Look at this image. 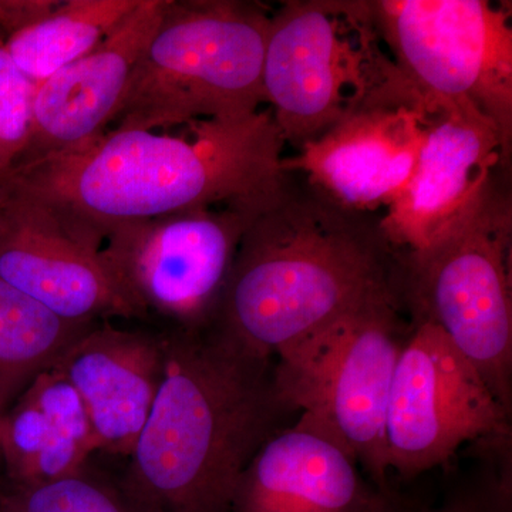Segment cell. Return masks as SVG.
<instances>
[{
    "label": "cell",
    "instance_id": "cell-1",
    "mask_svg": "<svg viewBox=\"0 0 512 512\" xmlns=\"http://www.w3.org/2000/svg\"><path fill=\"white\" fill-rule=\"evenodd\" d=\"M180 131L107 130L86 146L0 178L49 204L84 241L127 222L272 197L286 146L272 111L191 121Z\"/></svg>",
    "mask_w": 512,
    "mask_h": 512
},
{
    "label": "cell",
    "instance_id": "cell-2",
    "mask_svg": "<svg viewBox=\"0 0 512 512\" xmlns=\"http://www.w3.org/2000/svg\"><path fill=\"white\" fill-rule=\"evenodd\" d=\"M163 332V380L121 483L156 512H231L249 461L299 413L275 357L212 325Z\"/></svg>",
    "mask_w": 512,
    "mask_h": 512
},
{
    "label": "cell",
    "instance_id": "cell-3",
    "mask_svg": "<svg viewBox=\"0 0 512 512\" xmlns=\"http://www.w3.org/2000/svg\"><path fill=\"white\" fill-rule=\"evenodd\" d=\"M387 295H400V255L379 221L291 185L288 174L245 231L211 325L275 357Z\"/></svg>",
    "mask_w": 512,
    "mask_h": 512
},
{
    "label": "cell",
    "instance_id": "cell-4",
    "mask_svg": "<svg viewBox=\"0 0 512 512\" xmlns=\"http://www.w3.org/2000/svg\"><path fill=\"white\" fill-rule=\"evenodd\" d=\"M271 12L241 0H167L110 130L167 131L261 110Z\"/></svg>",
    "mask_w": 512,
    "mask_h": 512
},
{
    "label": "cell",
    "instance_id": "cell-5",
    "mask_svg": "<svg viewBox=\"0 0 512 512\" xmlns=\"http://www.w3.org/2000/svg\"><path fill=\"white\" fill-rule=\"evenodd\" d=\"M262 94L299 150L357 111L420 93L393 62L369 0H288L269 19Z\"/></svg>",
    "mask_w": 512,
    "mask_h": 512
},
{
    "label": "cell",
    "instance_id": "cell-6",
    "mask_svg": "<svg viewBox=\"0 0 512 512\" xmlns=\"http://www.w3.org/2000/svg\"><path fill=\"white\" fill-rule=\"evenodd\" d=\"M511 239L493 177L429 247L400 255V293L410 320L443 330L512 414Z\"/></svg>",
    "mask_w": 512,
    "mask_h": 512
},
{
    "label": "cell",
    "instance_id": "cell-7",
    "mask_svg": "<svg viewBox=\"0 0 512 512\" xmlns=\"http://www.w3.org/2000/svg\"><path fill=\"white\" fill-rule=\"evenodd\" d=\"M404 312L400 295L373 299L275 356L285 399L302 419L338 441L383 494L394 491L387 406L397 360L413 328Z\"/></svg>",
    "mask_w": 512,
    "mask_h": 512
},
{
    "label": "cell",
    "instance_id": "cell-8",
    "mask_svg": "<svg viewBox=\"0 0 512 512\" xmlns=\"http://www.w3.org/2000/svg\"><path fill=\"white\" fill-rule=\"evenodd\" d=\"M272 197L110 229L101 244V259L136 319L163 320L164 329L211 325L241 239Z\"/></svg>",
    "mask_w": 512,
    "mask_h": 512
},
{
    "label": "cell",
    "instance_id": "cell-9",
    "mask_svg": "<svg viewBox=\"0 0 512 512\" xmlns=\"http://www.w3.org/2000/svg\"><path fill=\"white\" fill-rule=\"evenodd\" d=\"M397 69L426 100L467 101L511 150L510 6L490 0H369Z\"/></svg>",
    "mask_w": 512,
    "mask_h": 512
},
{
    "label": "cell",
    "instance_id": "cell-10",
    "mask_svg": "<svg viewBox=\"0 0 512 512\" xmlns=\"http://www.w3.org/2000/svg\"><path fill=\"white\" fill-rule=\"evenodd\" d=\"M412 323L386 417L389 471L403 480L446 466L463 447L512 434V414L446 333Z\"/></svg>",
    "mask_w": 512,
    "mask_h": 512
},
{
    "label": "cell",
    "instance_id": "cell-11",
    "mask_svg": "<svg viewBox=\"0 0 512 512\" xmlns=\"http://www.w3.org/2000/svg\"><path fill=\"white\" fill-rule=\"evenodd\" d=\"M0 279L74 322L136 319L101 259L49 204L0 178Z\"/></svg>",
    "mask_w": 512,
    "mask_h": 512
},
{
    "label": "cell",
    "instance_id": "cell-12",
    "mask_svg": "<svg viewBox=\"0 0 512 512\" xmlns=\"http://www.w3.org/2000/svg\"><path fill=\"white\" fill-rule=\"evenodd\" d=\"M430 113L421 94L367 107L284 157L282 170L345 210H386L412 180Z\"/></svg>",
    "mask_w": 512,
    "mask_h": 512
},
{
    "label": "cell",
    "instance_id": "cell-13",
    "mask_svg": "<svg viewBox=\"0 0 512 512\" xmlns=\"http://www.w3.org/2000/svg\"><path fill=\"white\" fill-rule=\"evenodd\" d=\"M510 151L498 127L473 104L431 100L412 180L379 218L387 244L399 255L429 247L477 200Z\"/></svg>",
    "mask_w": 512,
    "mask_h": 512
},
{
    "label": "cell",
    "instance_id": "cell-14",
    "mask_svg": "<svg viewBox=\"0 0 512 512\" xmlns=\"http://www.w3.org/2000/svg\"><path fill=\"white\" fill-rule=\"evenodd\" d=\"M167 0H141L92 52L37 84L32 134L18 163L70 153L106 133Z\"/></svg>",
    "mask_w": 512,
    "mask_h": 512
},
{
    "label": "cell",
    "instance_id": "cell-15",
    "mask_svg": "<svg viewBox=\"0 0 512 512\" xmlns=\"http://www.w3.org/2000/svg\"><path fill=\"white\" fill-rule=\"evenodd\" d=\"M163 330L117 328L101 320L82 333L55 369L72 384L99 451L130 457L164 376Z\"/></svg>",
    "mask_w": 512,
    "mask_h": 512
},
{
    "label": "cell",
    "instance_id": "cell-16",
    "mask_svg": "<svg viewBox=\"0 0 512 512\" xmlns=\"http://www.w3.org/2000/svg\"><path fill=\"white\" fill-rule=\"evenodd\" d=\"M393 493H380L338 441L299 416L249 461L231 512H373Z\"/></svg>",
    "mask_w": 512,
    "mask_h": 512
},
{
    "label": "cell",
    "instance_id": "cell-17",
    "mask_svg": "<svg viewBox=\"0 0 512 512\" xmlns=\"http://www.w3.org/2000/svg\"><path fill=\"white\" fill-rule=\"evenodd\" d=\"M99 451L82 399L53 367L0 417V464L10 487L73 476Z\"/></svg>",
    "mask_w": 512,
    "mask_h": 512
},
{
    "label": "cell",
    "instance_id": "cell-18",
    "mask_svg": "<svg viewBox=\"0 0 512 512\" xmlns=\"http://www.w3.org/2000/svg\"><path fill=\"white\" fill-rule=\"evenodd\" d=\"M93 325L62 318L0 279V417Z\"/></svg>",
    "mask_w": 512,
    "mask_h": 512
},
{
    "label": "cell",
    "instance_id": "cell-19",
    "mask_svg": "<svg viewBox=\"0 0 512 512\" xmlns=\"http://www.w3.org/2000/svg\"><path fill=\"white\" fill-rule=\"evenodd\" d=\"M141 0H67L46 18L3 40L13 63L33 83L92 52Z\"/></svg>",
    "mask_w": 512,
    "mask_h": 512
},
{
    "label": "cell",
    "instance_id": "cell-20",
    "mask_svg": "<svg viewBox=\"0 0 512 512\" xmlns=\"http://www.w3.org/2000/svg\"><path fill=\"white\" fill-rule=\"evenodd\" d=\"M3 512H156L128 493L121 478L87 464L52 483L10 487L0 481Z\"/></svg>",
    "mask_w": 512,
    "mask_h": 512
},
{
    "label": "cell",
    "instance_id": "cell-21",
    "mask_svg": "<svg viewBox=\"0 0 512 512\" xmlns=\"http://www.w3.org/2000/svg\"><path fill=\"white\" fill-rule=\"evenodd\" d=\"M511 437L474 444L476 464L433 507L417 512H512Z\"/></svg>",
    "mask_w": 512,
    "mask_h": 512
},
{
    "label": "cell",
    "instance_id": "cell-22",
    "mask_svg": "<svg viewBox=\"0 0 512 512\" xmlns=\"http://www.w3.org/2000/svg\"><path fill=\"white\" fill-rule=\"evenodd\" d=\"M36 90L37 84L20 72L0 39V177L28 147Z\"/></svg>",
    "mask_w": 512,
    "mask_h": 512
},
{
    "label": "cell",
    "instance_id": "cell-23",
    "mask_svg": "<svg viewBox=\"0 0 512 512\" xmlns=\"http://www.w3.org/2000/svg\"><path fill=\"white\" fill-rule=\"evenodd\" d=\"M59 3V0H0V39H9L35 25Z\"/></svg>",
    "mask_w": 512,
    "mask_h": 512
},
{
    "label": "cell",
    "instance_id": "cell-24",
    "mask_svg": "<svg viewBox=\"0 0 512 512\" xmlns=\"http://www.w3.org/2000/svg\"><path fill=\"white\" fill-rule=\"evenodd\" d=\"M373 512H417V508L407 503L399 494L393 493Z\"/></svg>",
    "mask_w": 512,
    "mask_h": 512
},
{
    "label": "cell",
    "instance_id": "cell-25",
    "mask_svg": "<svg viewBox=\"0 0 512 512\" xmlns=\"http://www.w3.org/2000/svg\"><path fill=\"white\" fill-rule=\"evenodd\" d=\"M0 512H3V510H2V505H0Z\"/></svg>",
    "mask_w": 512,
    "mask_h": 512
},
{
    "label": "cell",
    "instance_id": "cell-26",
    "mask_svg": "<svg viewBox=\"0 0 512 512\" xmlns=\"http://www.w3.org/2000/svg\"><path fill=\"white\" fill-rule=\"evenodd\" d=\"M0 467H2V464H0Z\"/></svg>",
    "mask_w": 512,
    "mask_h": 512
}]
</instances>
